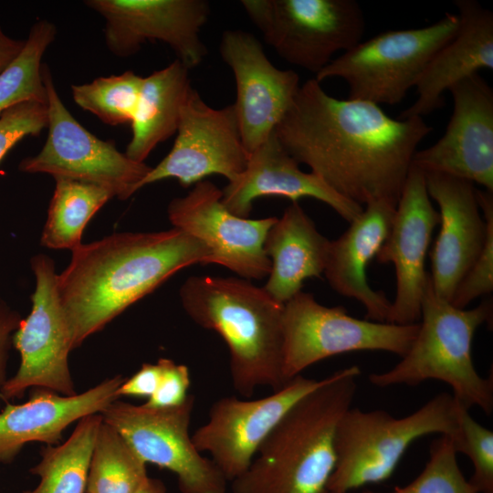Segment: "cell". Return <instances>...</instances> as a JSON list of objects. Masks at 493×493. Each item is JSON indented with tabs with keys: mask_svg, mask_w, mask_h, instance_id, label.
<instances>
[{
	"mask_svg": "<svg viewBox=\"0 0 493 493\" xmlns=\"http://www.w3.org/2000/svg\"><path fill=\"white\" fill-rule=\"evenodd\" d=\"M275 131L292 158L341 196L397 205L432 127L421 117L394 120L372 102L334 98L314 78L300 85Z\"/></svg>",
	"mask_w": 493,
	"mask_h": 493,
	"instance_id": "cell-1",
	"label": "cell"
},
{
	"mask_svg": "<svg viewBox=\"0 0 493 493\" xmlns=\"http://www.w3.org/2000/svg\"><path fill=\"white\" fill-rule=\"evenodd\" d=\"M71 252L58 289L73 350L177 271L209 258L203 242L174 227L114 233Z\"/></svg>",
	"mask_w": 493,
	"mask_h": 493,
	"instance_id": "cell-2",
	"label": "cell"
},
{
	"mask_svg": "<svg viewBox=\"0 0 493 493\" xmlns=\"http://www.w3.org/2000/svg\"><path fill=\"white\" fill-rule=\"evenodd\" d=\"M361 374L353 365L325 377L302 397L260 445L233 493H329L336 465L338 424L351 407Z\"/></svg>",
	"mask_w": 493,
	"mask_h": 493,
	"instance_id": "cell-3",
	"label": "cell"
},
{
	"mask_svg": "<svg viewBox=\"0 0 493 493\" xmlns=\"http://www.w3.org/2000/svg\"><path fill=\"white\" fill-rule=\"evenodd\" d=\"M179 296L189 318L215 331L229 351L234 390L251 398L258 387L272 392L288 381L283 373V307L264 288L242 278L191 276Z\"/></svg>",
	"mask_w": 493,
	"mask_h": 493,
	"instance_id": "cell-4",
	"label": "cell"
},
{
	"mask_svg": "<svg viewBox=\"0 0 493 493\" xmlns=\"http://www.w3.org/2000/svg\"><path fill=\"white\" fill-rule=\"evenodd\" d=\"M493 305L486 299L475 308L454 307L434 290L427 272L421 301L422 321L406 354L392 369L372 373L377 387L416 386L426 380L446 383L452 396L467 409L477 406L489 415L493 410V379L482 377L472 359L477 328L492 320Z\"/></svg>",
	"mask_w": 493,
	"mask_h": 493,
	"instance_id": "cell-5",
	"label": "cell"
},
{
	"mask_svg": "<svg viewBox=\"0 0 493 493\" xmlns=\"http://www.w3.org/2000/svg\"><path fill=\"white\" fill-rule=\"evenodd\" d=\"M456 428V402L448 393L400 418L383 410L350 407L336 429V465L329 493H348L388 479L415 440L433 434L452 436Z\"/></svg>",
	"mask_w": 493,
	"mask_h": 493,
	"instance_id": "cell-6",
	"label": "cell"
},
{
	"mask_svg": "<svg viewBox=\"0 0 493 493\" xmlns=\"http://www.w3.org/2000/svg\"><path fill=\"white\" fill-rule=\"evenodd\" d=\"M459 24L457 15L446 14L425 27L380 33L333 58L315 79L320 83L342 79L350 100L397 104L415 87L434 55L456 34Z\"/></svg>",
	"mask_w": 493,
	"mask_h": 493,
	"instance_id": "cell-7",
	"label": "cell"
},
{
	"mask_svg": "<svg viewBox=\"0 0 493 493\" xmlns=\"http://www.w3.org/2000/svg\"><path fill=\"white\" fill-rule=\"evenodd\" d=\"M267 44L287 62L319 73L362 41L365 18L354 0H242Z\"/></svg>",
	"mask_w": 493,
	"mask_h": 493,
	"instance_id": "cell-8",
	"label": "cell"
},
{
	"mask_svg": "<svg viewBox=\"0 0 493 493\" xmlns=\"http://www.w3.org/2000/svg\"><path fill=\"white\" fill-rule=\"evenodd\" d=\"M283 373L288 382L324 359L359 351H383L404 357L419 322L394 324L360 320L343 307H326L300 291L283 307Z\"/></svg>",
	"mask_w": 493,
	"mask_h": 493,
	"instance_id": "cell-9",
	"label": "cell"
},
{
	"mask_svg": "<svg viewBox=\"0 0 493 493\" xmlns=\"http://www.w3.org/2000/svg\"><path fill=\"white\" fill-rule=\"evenodd\" d=\"M42 76L47 91V138L37 155L20 162L19 170L95 184L113 197L128 199L138 191V184L152 167L130 159L113 142L100 140L86 130L59 98L47 64L42 66Z\"/></svg>",
	"mask_w": 493,
	"mask_h": 493,
	"instance_id": "cell-10",
	"label": "cell"
},
{
	"mask_svg": "<svg viewBox=\"0 0 493 493\" xmlns=\"http://www.w3.org/2000/svg\"><path fill=\"white\" fill-rule=\"evenodd\" d=\"M194 395L176 406L151 407L116 400L101 413L146 464L173 472L181 493H226L228 481L195 447L190 424Z\"/></svg>",
	"mask_w": 493,
	"mask_h": 493,
	"instance_id": "cell-11",
	"label": "cell"
},
{
	"mask_svg": "<svg viewBox=\"0 0 493 493\" xmlns=\"http://www.w3.org/2000/svg\"><path fill=\"white\" fill-rule=\"evenodd\" d=\"M31 267L36 277L32 308L13 335L21 362L2 388V401L21 397L30 387L77 393L68 363L72 333L58 294L55 262L39 254L31 259Z\"/></svg>",
	"mask_w": 493,
	"mask_h": 493,
	"instance_id": "cell-12",
	"label": "cell"
},
{
	"mask_svg": "<svg viewBox=\"0 0 493 493\" xmlns=\"http://www.w3.org/2000/svg\"><path fill=\"white\" fill-rule=\"evenodd\" d=\"M248 156L234 103L212 108L192 87L182 105L170 152L152 167L137 190L168 178H175L183 187L212 174H220L231 182L243 173Z\"/></svg>",
	"mask_w": 493,
	"mask_h": 493,
	"instance_id": "cell-13",
	"label": "cell"
},
{
	"mask_svg": "<svg viewBox=\"0 0 493 493\" xmlns=\"http://www.w3.org/2000/svg\"><path fill=\"white\" fill-rule=\"evenodd\" d=\"M324 380L299 374L266 397H222L211 405L207 421L192 435L193 442L199 452L210 454L231 482L248 468L260 445L288 410Z\"/></svg>",
	"mask_w": 493,
	"mask_h": 493,
	"instance_id": "cell-14",
	"label": "cell"
},
{
	"mask_svg": "<svg viewBox=\"0 0 493 493\" xmlns=\"http://www.w3.org/2000/svg\"><path fill=\"white\" fill-rule=\"evenodd\" d=\"M214 183H196L184 196L173 198L168 218L177 228L200 240L209 250L208 264L221 265L245 279L268 276L270 259L264 242L278 217L249 219L232 214Z\"/></svg>",
	"mask_w": 493,
	"mask_h": 493,
	"instance_id": "cell-15",
	"label": "cell"
},
{
	"mask_svg": "<svg viewBox=\"0 0 493 493\" xmlns=\"http://www.w3.org/2000/svg\"><path fill=\"white\" fill-rule=\"evenodd\" d=\"M84 4L105 20L104 38L108 49L126 58L147 41H162L189 69L206 56L200 33L205 25L210 4L205 0H88Z\"/></svg>",
	"mask_w": 493,
	"mask_h": 493,
	"instance_id": "cell-16",
	"label": "cell"
},
{
	"mask_svg": "<svg viewBox=\"0 0 493 493\" xmlns=\"http://www.w3.org/2000/svg\"><path fill=\"white\" fill-rule=\"evenodd\" d=\"M219 51L236 87L234 103L244 147L248 154L260 146L290 108L300 87L299 75L276 68L258 39L249 32H223Z\"/></svg>",
	"mask_w": 493,
	"mask_h": 493,
	"instance_id": "cell-17",
	"label": "cell"
},
{
	"mask_svg": "<svg viewBox=\"0 0 493 493\" xmlns=\"http://www.w3.org/2000/svg\"><path fill=\"white\" fill-rule=\"evenodd\" d=\"M448 91L454 106L445 134L416 151L412 164L424 173L461 178L493 192V89L476 73Z\"/></svg>",
	"mask_w": 493,
	"mask_h": 493,
	"instance_id": "cell-18",
	"label": "cell"
},
{
	"mask_svg": "<svg viewBox=\"0 0 493 493\" xmlns=\"http://www.w3.org/2000/svg\"><path fill=\"white\" fill-rule=\"evenodd\" d=\"M439 213L431 203L424 173L411 165L397 203L389 235L375 258L392 263L396 277V294L387 322L416 323L427 272L425 257Z\"/></svg>",
	"mask_w": 493,
	"mask_h": 493,
	"instance_id": "cell-19",
	"label": "cell"
},
{
	"mask_svg": "<svg viewBox=\"0 0 493 493\" xmlns=\"http://www.w3.org/2000/svg\"><path fill=\"white\" fill-rule=\"evenodd\" d=\"M424 174L440 217L439 234L430 253V279L435 293L450 302L483 249L487 223L479 212L473 183L439 173Z\"/></svg>",
	"mask_w": 493,
	"mask_h": 493,
	"instance_id": "cell-20",
	"label": "cell"
},
{
	"mask_svg": "<svg viewBox=\"0 0 493 493\" xmlns=\"http://www.w3.org/2000/svg\"><path fill=\"white\" fill-rule=\"evenodd\" d=\"M299 164L273 131L249 154L243 173L222 189L224 205L232 214L247 217L258 197L283 196L292 203L312 197L328 205L349 223L362 212V205L341 196L319 175L300 170Z\"/></svg>",
	"mask_w": 493,
	"mask_h": 493,
	"instance_id": "cell-21",
	"label": "cell"
},
{
	"mask_svg": "<svg viewBox=\"0 0 493 493\" xmlns=\"http://www.w3.org/2000/svg\"><path fill=\"white\" fill-rule=\"evenodd\" d=\"M124 380L117 374L74 395L36 388L26 403H7L0 412V463L11 462L30 442L57 446L68 425L100 414L118 400L117 389Z\"/></svg>",
	"mask_w": 493,
	"mask_h": 493,
	"instance_id": "cell-22",
	"label": "cell"
},
{
	"mask_svg": "<svg viewBox=\"0 0 493 493\" xmlns=\"http://www.w3.org/2000/svg\"><path fill=\"white\" fill-rule=\"evenodd\" d=\"M365 205L347 230L330 240L323 274L334 291L363 306L366 320L387 322L392 302L369 285L366 270L389 235L396 205L382 200Z\"/></svg>",
	"mask_w": 493,
	"mask_h": 493,
	"instance_id": "cell-23",
	"label": "cell"
},
{
	"mask_svg": "<svg viewBox=\"0 0 493 493\" xmlns=\"http://www.w3.org/2000/svg\"><path fill=\"white\" fill-rule=\"evenodd\" d=\"M456 34L431 58L417 81L416 100L398 119L423 118L444 104L443 93L482 68H493V13L476 0L454 2Z\"/></svg>",
	"mask_w": 493,
	"mask_h": 493,
	"instance_id": "cell-24",
	"label": "cell"
},
{
	"mask_svg": "<svg viewBox=\"0 0 493 493\" xmlns=\"http://www.w3.org/2000/svg\"><path fill=\"white\" fill-rule=\"evenodd\" d=\"M330 245L299 203H292L266 236L264 250L271 268L265 290L285 304L301 291L305 279L324 273Z\"/></svg>",
	"mask_w": 493,
	"mask_h": 493,
	"instance_id": "cell-25",
	"label": "cell"
},
{
	"mask_svg": "<svg viewBox=\"0 0 493 493\" xmlns=\"http://www.w3.org/2000/svg\"><path fill=\"white\" fill-rule=\"evenodd\" d=\"M189 70L176 58L142 79L125 152L130 159L144 163L159 143L176 133L182 105L192 88Z\"/></svg>",
	"mask_w": 493,
	"mask_h": 493,
	"instance_id": "cell-26",
	"label": "cell"
},
{
	"mask_svg": "<svg viewBox=\"0 0 493 493\" xmlns=\"http://www.w3.org/2000/svg\"><path fill=\"white\" fill-rule=\"evenodd\" d=\"M101 423L100 414L87 415L78 421L64 443L43 447L41 460L30 468L39 483L23 493H87L90 458Z\"/></svg>",
	"mask_w": 493,
	"mask_h": 493,
	"instance_id": "cell-27",
	"label": "cell"
},
{
	"mask_svg": "<svg viewBox=\"0 0 493 493\" xmlns=\"http://www.w3.org/2000/svg\"><path fill=\"white\" fill-rule=\"evenodd\" d=\"M55 181L40 243L47 248L72 251L82 244L89 221L113 195L95 184L67 178Z\"/></svg>",
	"mask_w": 493,
	"mask_h": 493,
	"instance_id": "cell-28",
	"label": "cell"
},
{
	"mask_svg": "<svg viewBox=\"0 0 493 493\" xmlns=\"http://www.w3.org/2000/svg\"><path fill=\"white\" fill-rule=\"evenodd\" d=\"M146 465L102 420L90 458L87 493H134L148 477Z\"/></svg>",
	"mask_w": 493,
	"mask_h": 493,
	"instance_id": "cell-29",
	"label": "cell"
},
{
	"mask_svg": "<svg viewBox=\"0 0 493 493\" xmlns=\"http://www.w3.org/2000/svg\"><path fill=\"white\" fill-rule=\"evenodd\" d=\"M56 36V26L46 19L38 20L31 26L21 52L0 72V116L23 102L46 104L42 58Z\"/></svg>",
	"mask_w": 493,
	"mask_h": 493,
	"instance_id": "cell-30",
	"label": "cell"
},
{
	"mask_svg": "<svg viewBox=\"0 0 493 493\" xmlns=\"http://www.w3.org/2000/svg\"><path fill=\"white\" fill-rule=\"evenodd\" d=\"M143 77L127 70L121 75L100 77L85 84L72 85L75 103L109 125L131 122Z\"/></svg>",
	"mask_w": 493,
	"mask_h": 493,
	"instance_id": "cell-31",
	"label": "cell"
},
{
	"mask_svg": "<svg viewBox=\"0 0 493 493\" xmlns=\"http://www.w3.org/2000/svg\"><path fill=\"white\" fill-rule=\"evenodd\" d=\"M456 455L450 435H439L430 444L429 458L422 472L408 485L387 493H478L465 477Z\"/></svg>",
	"mask_w": 493,
	"mask_h": 493,
	"instance_id": "cell-32",
	"label": "cell"
},
{
	"mask_svg": "<svg viewBox=\"0 0 493 493\" xmlns=\"http://www.w3.org/2000/svg\"><path fill=\"white\" fill-rule=\"evenodd\" d=\"M456 419V431L450 437L456 453L466 455L472 463L473 474L468 481L478 493H493V432L458 403Z\"/></svg>",
	"mask_w": 493,
	"mask_h": 493,
	"instance_id": "cell-33",
	"label": "cell"
},
{
	"mask_svg": "<svg viewBox=\"0 0 493 493\" xmlns=\"http://www.w3.org/2000/svg\"><path fill=\"white\" fill-rule=\"evenodd\" d=\"M477 198L487 223V237L479 256L450 300L458 309H466L474 299L493 290V192L477 189Z\"/></svg>",
	"mask_w": 493,
	"mask_h": 493,
	"instance_id": "cell-34",
	"label": "cell"
},
{
	"mask_svg": "<svg viewBox=\"0 0 493 493\" xmlns=\"http://www.w3.org/2000/svg\"><path fill=\"white\" fill-rule=\"evenodd\" d=\"M47 124L46 104L27 101L17 104L0 116V162L23 138L37 136Z\"/></svg>",
	"mask_w": 493,
	"mask_h": 493,
	"instance_id": "cell-35",
	"label": "cell"
},
{
	"mask_svg": "<svg viewBox=\"0 0 493 493\" xmlns=\"http://www.w3.org/2000/svg\"><path fill=\"white\" fill-rule=\"evenodd\" d=\"M161 377L154 393L145 403L151 407H171L183 404L187 398L191 384L190 372L186 365L161 358Z\"/></svg>",
	"mask_w": 493,
	"mask_h": 493,
	"instance_id": "cell-36",
	"label": "cell"
},
{
	"mask_svg": "<svg viewBox=\"0 0 493 493\" xmlns=\"http://www.w3.org/2000/svg\"><path fill=\"white\" fill-rule=\"evenodd\" d=\"M161 377V365L143 363L129 379H125L117 389V395L150 398L155 392Z\"/></svg>",
	"mask_w": 493,
	"mask_h": 493,
	"instance_id": "cell-37",
	"label": "cell"
},
{
	"mask_svg": "<svg viewBox=\"0 0 493 493\" xmlns=\"http://www.w3.org/2000/svg\"><path fill=\"white\" fill-rule=\"evenodd\" d=\"M21 320L20 314L0 299V402L1 391L7 380L6 365L13 335Z\"/></svg>",
	"mask_w": 493,
	"mask_h": 493,
	"instance_id": "cell-38",
	"label": "cell"
},
{
	"mask_svg": "<svg viewBox=\"0 0 493 493\" xmlns=\"http://www.w3.org/2000/svg\"><path fill=\"white\" fill-rule=\"evenodd\" d=\"M25 40L8 37L0 26V72H2L21 52Z\"/></svg>",
	"mask_w": 493,
	"mask_h": 493,
	"instance_id": "cell-39",
	"label": "cell"
},
{
	"mask_svg": "<svg viewBox=\"0 0 493 493\" xmlns=\"http://www.w3.org/2000/svg\"><path fill=\"white\" fill-rule=\"evenodd\" d=\"M134 493H167V489L161 479L148 476Z\"/></svg>",
	"mask_w": 493,
	"mask_h": 493,
	"instance_id": "cell-40",
	"label": "cell"
}]
</instances>
